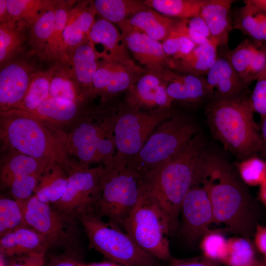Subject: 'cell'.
Here are the masks:
<instances>
[{
	"instance_id": "cell-1",
	"label": "cell",
	"mask_w": 266,
	"mask_h": 266,
	"mask_svg": "<svg viewBox=\"0 0 266 266\" xmlns=\"http://www.w3.org/2000/svg\"><path fill=\"white\" fill-rule=\"evenodd\" d=\"M235 168L220 153L206 148L200 160L198 185L209 195L214 222L249 239L260 225L261 209Z\"/></svg>"
},
{
	"instance_id": "cell-2",
	"label": "cell",
	"mask_w": 266,
	"mask_h": 266,
	"mask_svg": "<svg viewBox=\"0 0 266 266\" xmlns=\"http://www.w3.org/2000/svg\"><path fill=\"white\" fill-rule=\"evenodd\" d=\"M206 148L204 136L200 132L175 155L141 174L144 190L161 211L170 235L179 229L186 195L198 184L200 162Z\"/></svg>"
},
{
	"instance_id": "cell-3",
	"label": "cell",
	"mask_w": 266,
	"mask_h": 266,
	"mask_svg": "<svg viewBox=\"0 0 266 266\" xmlns=\"http://www.w3.org/2000/svg\"><path fill=\"white\" fill-rule=\"evenodd\" d=\"M0 136L10 152L57 164L67 172L75 164L68 154L67 133L27 111H0Z\"/></svg>"
},
{
	"instance_id": "cell-4",
	"label": "cell",
	"mask_w": 266,
	"mask_h": 266,
	"mask_svg": "<svg viewBox=\"0 0 266 266\" xmlns=\"http://www.w3.org/2000/svg\"><path fill=\"white\" fill-rule=\"evenodd\" d=\"M248 93L233 98L212 97L204 114L213 137L242 161L259 153L262 140Z\"/></svg>"
},
{
	"instance_id": "cell-5",
	"label": "cell",
	"mask_w": 266,
	"mask_h": 266,
	"mask_svg": "<svg viewBox=\"0 0 266 266\" xmlns=\"http://www.w3.org/2000/svg\"><path fill=\"white\" fill-rule=\"evenodd\" d=\"M116 108L85 110L77 118L67 133L68 154L77 160V164L89 167L91 164L102 163L105 169H114Z\"/></svg>"
},
{
	"instance_id": "cell-6",
	"label": "cell",
	"mask_w": 266,
	"mask_h": 266,
	"mask_svg": "<svg viewBox=\"0 0 266 266\" xmlns=\"http://www.w3.org/2000/svg\"><path fill=\"white\" fill-rule=\"evenodd\" d=\"M179 112L174 108L146 110L125 102L117 106L114 124V169L125 168L129 161L142 148L156 127Z\"/></svg>"
},
{
	"instance_id": "cell-7",
	"label": "cell",
	"mask_w": 266,
	"mask_h": 266,
	"mask_svg": "<svg viewBox=\"0 0 266 266\" xmlns=\"http://www.w3.org/2000/svg\"><path fill=\"white\" fill-rule=\"evenodd\" d=\"M200 132L192 116L178 113L158 127L126 167L141 174L148 172L177 153Z\"/></svg>"
},
{
	"instance_id": "cell-8",
	"label": "cell",
	"mask_w": 266,
	"mask_h": 266,
	"mask_svg": "<svg viewBox=\"0 0 266 266\" xmlns=\"http://www.w3.org/2000/svg\"><path fill=\"white\" fill-rule=\"evenodd\" d=\"M76 219L87 234L90 247L109 261L127 266H162L160 261L141 249L120 227L104 222L94 212Z\"/></svg>"
},
{
	"instance_id": "cell-9",
	"label": "cell",
	"mask_w": 266,
	"mask_h": 266,
	"mask_svg": "<svg viewBox=\"0 0 266 266\" xmlns=\"http://www.w3.org/2000/svg\"><path fill=\"white\" fill-rule=\"evenodd\" d=\"M143 191L142 176L137 171L128 167L111 170L104 168L100 194L93 212L122 227Z\"/></svg>"
},
{
	"instance_id": "cell-10",
	"label": "cell",
	"mask_w": 266,
	"mask_h": 266,
	"mask_svg": "<svg viewBox=\"0 0 266 266\" xmlns=\"http://www.w3.org/2000/svg\"><path fill=\"white\" fill-rule=\"evenodd\" d=\"M144 189V188H143ZM122 228L143 250L161 261H170L168 228L157 205L144 190Z\"/></svg>"
},
{
	"instance_id": "cell-11",
	"label": "cell",
	"mask_w": 266,
	"mask_h": 266,
	"mask_svg": "<svg viewBox=\"0 0 266 266\" xmlns=\"http://www.w3.org/2000/svg\"><path fill=\"white\" fill-rule=\"evenodd\" d=\"M17 201L29 225L44 237L50 248H63L68 252L73 250L76 244V218L41 201L34 194Z\"/></svg>"
},
{
	"instance_id": "cell-12",
	"label": "cell",
	"mask_w": 266,
	"mask_h": 266,
	"mask_svg": "<svg viewBox=\"0 0 266 266\" xmlns=\"http://www.w3.org/2000/svg\"><path fill=\"white\" fill-rule=\"evenodd\" d=\"M103 169L102 166L90 168L74 165L67 172L68 183L65 193L51 205L76 218L94 211L100 194Z\"/></svg>"
},
{
	"instance_id": "cell-13",
	"label": "cell",
	"mask_w": 266,
	"mask_h": 266,
	"mask_svg": "<svg viewBox=\"0 0 266 266\" xmlns=\"http://www.w3.org/2000/svg\"><path fill=\"white\" fill-rule=\"evenodd\" d=\"M180 215L178 230L188 242H196L210 232L209 226L214 222L213 212L209 195L202 186H195L188 192Z\"/></svg>"
},
{
	"instance_id": "cell-14",
	"label": "cell",
	"mask_w": 266,
	"mask_h": 266,
	"mask_svg": "<svg viewBox=\"0 0 266 266\" xmlns=\"http://www.w3.org/2000/svg\"><path fill=\"white\" fill-rule=\"evenodd\" d=\"M146 70L100 58L93 81V97L105 101L128 90Z\"/></svg>"
},
{
	"instance_id": "cell-15",
	"label": "cell",
	"mask_w": 266,
	"mask_h": 266,
	"mask_svg": "<svg viewBox=\"0 0 266 266\" xmlns=\"http://www.w3.org/2000/svg\"><path fill=\"white\" fill-rule=\"evenodd\" d=\"M38 71L27 60L16 58L0 67V111L18 107Z\"/></svg>"
},
{
	"instance_id": "cell-16",
	"label": "cell",
	"mask_w": 266,
	"mask_h": 266,
	"mask_svg": "<svg viewBox=\"0 0 266 266\" xmlns=\"http://www.w3.org/2000/svg\"><path fill=\"white\" fill-rule=\"evenodd\" d=\"M157 73L166 82L167 93L172 102L197 106L206 103L213 95L204 76L179 73L170 69Z\"/></svg>"
},
{
	"instance_id": "cell-17",
	"label": "cell",
	"mask_w": 266,
	"mask_h": 266,
	"mask_svg": "<svg viewBox=\"0 0 266 266\" xmlns=\"http://www.w3.org/2000/svg\"><path fill=\"white\" fill-rule=\"evenodd\" d=\"M146 70L126 91L125 102L146 110L172 107V101L167 93L166 82L158 73Z\"/></svg>"
},
{
	"instance_id": "cell-18",
	"label": "cell",
	"mask_w": 266,
	"mask_h": 266,
	"mask_svg": "<svg viewBox=\"0 0 266 266\" xmlns=\"http://www.w3.org/2000/svg\"><path fill=\"white\" fill-rule=\"evenodd\" d=\"M119 29L128 50L136 60L146 66V70L159 72L169 69L171 59L165 52L162 42L140 32Z\"/></svg>"
},
{
	"instance_id": "cell-19",
	"label": "cell",
	"mask_w": 266,
	"mask_h": 266,
	"mask_svg": "<svg viewBox=\"0 0 266 266\" xmlns=\"http://www.w3.org/2000/svg\"><path fill=\"white\" fill-rule=\"evenodd\" d=\"M225 55L237 74L248 85L266 69L265 43L246 38Z\"/></svg>"
},
{
	"instance_id": "cell-20",
	"label": "cell",
	"mask_w": 266,
	"mask_h": 266,
	"mask_svg": "<svg viewBox=\"0 0 266 266\" xmlns=\"http://www.w3.org/2000/svg\"><path fill=\"white\" fill-rule=\"evenodd\" d=\"M94 45L100 44L104 51L100 58L113 60L133 67H138L129 54L122 34L112 23L101 18L96 20L88 36Z\"/></svg>"
},
{
	"instance_id": "cell-21",
	"label": "cell",
	"mask_w": 266,
	"mask_h": 266,
	"mask_svg": "<svg viewBox=\"0 0 266 266\" xmlns=\"http://www.w3.org/2000/svg\"><path fill=\"white\" fill-rule=\"evenodd\" d=\"M98 13L92 0L76 1L70 10L63 33L68 60L72 51L88 40L90 31Z\"/></svg>"
},
{
	"instance_id": "cell-22",
	"label": "cell",
	"mask_w": 266,
	"mask_h": 266,
	"mask_svg": "<svg viewBox=\"0 0 266 266\" xmlns=\"http://www.w3.org/2000/svg\"><path fill=\"white\" fill-rule=\"evenodd\" d=\"M206 79L212 97L227 99L248 93L249 85L237 74L226 55L218 56Z\"/></svg>"
},
{
	"instance_id": "cell-23",
	"label": "cell",
	"mask_w": 266,
	"mask_h": 266,
	"mask_svg": "<svg viewBox=\"0 0 266 266\" xmlns=\"http://www.w3.org/2000/svg\"><path fill=\"white\" fill-rule=\"evenodd\" d=\"M100 55L89 40L75 48L69 58L70 66L87 101L93 98V81Z\"/></svg>"
},
{
	"instance_id": "cell-24",
	"label": "cell",
	"mask_w": 266,
	"mask_h": 266,
	"mask_svg": "<svg viewBox=\"0 0 266 266\" xmlns=\"http://www.w3.org/2000/svg\"><path fill=\"white\" fill-rule=\"evenodd\" d=\"M50 247L44 237L33 228H22L0 237V253L14 257L33 253L45 254Z\"/></svg>"
},
{
	"instance_id": "cell-25",
	"label": "cell",
	"mask_w": 266,
	"mask_h": 266,
	"mask_svg": "<svg viewBox=\"0 0 266 266\" xmlns=\"http://www.w3.org/2000/svg\"><path fill=\"white\" fill-rule=\"evenodd\" d=\"M178 20L164 15L148 7L117 24L119 29L142 33L157 41H164L173 30Z\"/></svg>"
},
{
	"instance_id": "cell-26",
	"label": "cell",
	"mask_w": 266,
	"mask_h": 266,
	"mask_svg": "<svg viewBox=\"0 0 266 266\" xmlns=\"http://www.w3.org/2000/svg\"><path fill=\"white\" fill-rule=\"evenodd\" d=\"M232 0H205L200 16L205 22L211 36L217 46H227L232 29L231 8Z\"/></svg>"
},
{
	"instance_id": "cell-27",
	"label": "cell",
	"mask_w": 266,
	"mask_h": 266,
	"mask_svg": "<svg viewBox=\"0 0 266 266\" xmlns=\"http://www.w3.org/2000/svg\"><path fill=\"white\" fill-rule=\"evenodd\" d=\"M74 0H57L55 5V21L52 34L42 53L41 60L54 65H68L63 33L69 13L75 3Z\"/></svg>"
},
{
	"instance_id": "cell-28",
	"label": "cell",
	"mask_w": 266,
	"mask_h": 266,
	"mask_svg": "<svg viewBox=\"0 0 266 266\" xmlns=\"http://www.w3.org/2000/svg\"><path fill=\"white\" fill-rule=\"evenodd\" d=\"M217 47L214 43L197 45L184 57L176 60L171 59L169 69L198 76L206 75L218 58Z\"/></svg>"
},
{
	"instance_id": "cell-29",
	"label": "cell",
	"mask_w": 266,
	"mask_h": 266,
	"mask_svg": "<svg viewBox=\"0 0 266 266\" xmlns=\"http://www.w3.org/2000/svg\"><path fill=\"white\" fill-rule=\"evenodd\" d=\"M234 14L233 28L258 42H266V11L249 0Z\"/></svg>"
},
{
	"instance_id": "cell-30",
	"label": "cell",
	"mask_w": 266,
	"mask_h": 266,
	"mask_svg": "<svg viewBox=\"0 0 266 266\" xmlns=\"http://www.w3.org/2000/svg\"><path fill=\"white\" fill-rule=\"evenodd\" d=\"M48 165L30 156L10 152L1 161L0 185L8 188L15 179L33 173H43Z\"/></svg>"
},
{
	"instance_id": "cell-31",
	"label": "cell",
	"mask_w": 266,
	"mask_h": 266,
	"mask_svg": "<svg viewBox=\"0 0 266 266\" xmlns=\"http://www.w3.org/2000/svg\"><path fill=\"white\" fill-rule=\"evenodd\" d=\"M67 183V172L59 165L51 164L41 176L33 194L41 201L52 204L63 196Z\"/></svg>"
},
{
	"instance_id": "cell-32",
	"label": "cell",
	"mask_w": 266,
	"mask_h": 266,
	"mask_svg": "<svg viewBox=\"0 0 266 266\" xmlns=\"http://www.w3.org/2000/svg\"><path fill=\"white\" fill-rule=\"evenodd\" d=\"M77 103L49 98L35 110L31 112L38 118L57 127L77 119L81 114V105Z\"/></svg>"
},
{
	"instance_id": "cell-33",
	"label": "cell",
	"mask_w": 266,
	"mask_h": 266,
	"mask_svg": "<svg viewBox=\"0 0 266 266\" xmlns=\"http://www.w3.org/2000/svg\"><path fill=\"white\" fill-rule=\"evenodd\" d=\"M29 28L17 21L0 24V67L14 59L28 41Z\"/></svg>"
},
{
	"instance_id": "cell-34",
	"label": "cell",
	"mask_w": 266,
	"mask_h": 266,
	"mask_svg": "<svg viewBox=\"0 0 266 266\" xmlns=\"http://www.w3.org/2000/svg\"><path fill=\"white\" fill-rule=\"evenodd\" d=\"M49 89V98L85 104L87 101L68 65H56Z\"/></svg>"
},
{
	"instance_id": "cell-35",
	"label": "cell",
	"mask_w": 266,
	"mask_h": 266,
	"mask_svg": "<svg viewBox=\"0 0 266 266\" xmlns=\"http://www.w3.org/2000/svg\"><path fill=\"white\" fill-rule=\"evenodd\" d=\"M92 2L98 14L117 25L148 7L144 0H95Z\"/></svg>"
},
{
	"instance_id": "cell-36",
	"label": "cell",
	"mask_w": 266,
	"mask_h": 266,
	"mask_svg": "<svg viewBox=\"0 0 266 266\" xmlns=\"http://www.w3.org/2000/svg\"><path fill=\"white\" fill-rule=\"evenodd\" d=\"M56 2L46 9L30 28L28 57H39L47 44L54 27Z\"/></svg>"
},
{
	"instance_id": "cell-37",
	"label": "cell",
	"mask_w": 266,
	"mask_h": 266,
	"mask_svg": "<svg viewBox=\"0 0 266 266\" xmlns=\"http://www.w3.org/2000/svg\"><path fill=\"white\" fill-rule=\"evenodd\" d=\"M56 67V65H52L46 70H38L34 74L22 101L17 108L32 112L49 98L50 83Z\"/></svg>"
},
{
	"instance_id": "cell-38",
	"label": "cell",
	"mask_w": 266,
	"mask_h": 266,
	"mask_svg": "<svg viewBox=\"0 0 266 266\" xmlns=\"http://www.w3.org/2000/svg\"><path fill=\"white\" fill-rule=\"evenodd\" d=\"M205 0H145L149 8L167 16L180 19H190L200 15Z\"/></svg>"
},
{
	"instance_id": "cell-39",
	"label": "cell",
	"mask_w": 266,
	"mask_h": 266,
	"mask_svg": "<svg viewBox=\"0 0 266 266\" xmlns=\"http://www.w3.org/2000/svg\"><path fill=\"white\" fill-rule=\"evenodd\" d=\"M56 1L54 0H7V5L12 21L23 23L30 29L36 19Z\"/></svg>"
},
{
	"instance_id": "cell-40",
	"label": "cell",
	"mask_w": 266,
	"mask_h": 266,
	"mask_svg": "<svg viewBox=\"0 0 266 266\" xmlns=\"http://www.w3.org/2000/svg\"><path fill=\"white\" fill-rule=\"evenodd\" d=\"M162 45L165 52L172 60L184 57L197 45L187 34L185 19L177 20L171 33L163 41Z\"/></svg>"
},
{
	"instance_id": "cell-41",
	"label": "cell",
	"mask_w": 266,
	"mask_h": 266,
	"mask_svg": "<svg viewBox=\"0 0 266 266\" xmlns=\"http://www.w3.org/2000/svg\"><path fill=\"white\" fill-rule=\"evenodd\" d=\"M30 227L18 202L6 198L0 199V236Z\"/></svg>"
},
{
	"instance_id": "cell-42",
	"label": "cell",
	"mask_w": 266,
	"mask_h": 266,
	"mask_svg": "<svg viewBox=\"0 0 266 266\" xmlns=\"http://www.w3.org/2000/svg\"><path fill=\"white\" fill-rule=\"evenodd\" d=\"M229 266H265L259 264L249 239L244 237L228 241V251L225 261Z\"/></svg>"
},
{
	"instance_id": "cell-43",
	"label": "cell",
	"mask_w": 266,
	"mask_h": 266,
	"mask_svg": "<svg viewBox=\"0 0 266 266\" xmlns=\"http://www.w3.org/2000/svg\"><path fill=\"white\" fill-rule=\"evenodd\" d=\"M242 181L250 186L260 185L266 178V161L254 155L235 163Z\"/></svg>"
},
{
	"instance_id": "cell-44",
	"label": "cell",
	"mask_w": 266,
	"mask_h": 266,
	"mask_svg": "<svg viewBox=\"0 0 266 266\" xmlns=\"http://www.w3.org/2000/svg\"><path fill=\"white\" fill-rule=\"evenodd\" d=\"M201 246L206 257L219 261H225L228 241L218 232H209L202 237Z\"/></svg>"
},
{
	"instance_id": "cell-45",
	"label": "cell",
	"mask_w": 266,
	"mask_h": 266,
	"mask_svg": "<svg viewBox=\"0 0 266 266\" xmlns=\"http://www.w3.org/2000/svg\"><path fill=\"white\" fill-rule=\"evenodd\" d=\"M42 173H33L13 180L8 188L14 200H25L34 193Z\"/></svg>"
},
{
	"instance_id": "cell-46",
	"label": "cell",
	"mask_w": 266,
	"mask_h": 266,
	"mask_svg": "<svg viewBox=\"0 0 266 266\" xmlns=\"http://www.w3.org/2000/svg\"><path fill=\"white\" fill-rule=\"evenodd\" d=\"M185 22L188 36L196 45L215 43L205 22L200 15L185 19Z\"/></svg>"
},
{
	"instance_id": "cell-47",
	"label": "cell",
	"mask_w": 266,
	"mask_h": 266,
	"mask_svg": "<svg viewBox=\"0 0 266 266\" xmlns=\"http://www.w3.org/2000/svg\"><path fill=\"white\" fill-rule=\"evenodd\" d=\"M250 99L254 112L258 113L262 120L266 116V69L256 80Z\"/></svg>"
},
{
	"instance_id": "cell-48",
	"label": "cell",
	"mask_w": 266,
	"mask_h": 266,
	"mask_svg": "<svg viewBox=\"0 0 266 266\" xmlns=\"http://www.w3.org/2000/svg\"><path fill=\"white\" fill-rule=\"evenodd\" d=\"M45 255L33 253L12 257L6 266H45Z\"/></svg>"
},
{
	"instance_id": "cell-49",
	"label": "cell",
	"mask_w": 266,
	"mask_h": 266,
	"mask_svg": "<svg viewBox=\"0 0 266 266\" xmlns=\"http://www.w3.org/2000/svg\"><path fill=\"white\" fill-rule=\"evenodd\" d=\"M168 266H220V261L202 255L187 259H172Z\"/></svg>"
},
{
	"instance_id": "cell-50",
	"label": "cell",
	"mask_w": 266,
	"mask_h": 266,
	"mask_svg": "<svg viewBox=\"0 0 266 266\" xmlns=\"http://www.w3.org/2000/svg\"><path fill=\"white\" fill-rule=\"evenodd\" d=\"M81 262L68 255L54 256L46 266H80Z\"/></svg>"
},
{
	"instance_id": "cell-51",
	"label": "cell",
	"mask_w": 266,
	"mask_h": 266,
	"mask_svg": "<svg viewBox=\"0 0 266 266\" xmlns=\"http://www.w3.org/2000/svg\"><path fill=\"white\" fill-rule=\"evenodd\" d=\"M254 236L256 247L266 258V227L259 225Z\"/></svg>"
},
{
	"instance_id": "cell-52",
	"label": "cell",
	"mask_w": 266,
	"mask_h": 266,
	"mask_svg": "<svg viewBox=\"0 0 266 266\" xmlns=\"http://www.w3.org/2000/svg\"><path fill=\"white\" fill-rule=\"evenodd\" d=\"M261 136L262 140V145L259 153L261 158L265 160L266 159V116L261 120Z\"/></svg>"
},
{
	"instance_id": "cell-53",
	"label": "cell",
	"mask_w": 266,
	"mask_h": 266,
	"mask_svg": "<svg viewBox=\"0 0 266 266\" xmlns=\"http://www.w3.org/2000/svg\"><path fill=\"white\" fill-rule=\"evenodd\" d=\"M11 21L7 8V0H0V24L6 23Z\"/></svg>"
},
{
	"instance_id": "cell-54",
	"label": "cell",
	"mask_w": 266,
	"mask_h": 266,
	"mask_svg": "<svg viewBox=\"0 0 266 266\" xmlns=\"http://www.w3.org/2000/svg\"><path fill=\"white\" fill-rule=\"evenodd\" d=\"M259 199L260 201L266 206V178L260 185Z\"/></svg>"
},
{
	"instance_id": "cell-55",
	"label": "cell",
	"mask_w": 266,
	"mask_h": 266,
	"mask_svg": "<svg viewBox=\"0 0 266 266\" xmlns=\"http://www.w3.org/2000/svg\"><path fill=\"white\" fill-rule=\"evenodd\" d=\"M80 266H127L112 261H105L99 263L84 264L81 263Z\"/></svg>"
},
{
	"instance_id": "cell-56",
	"label": "cell",
	"mask_w": 266,
	"mask_h": 266,
	"mask_svg": "<svg viewBox=\"0 0 266 266\" xmlns=\"http://www.w3.org/2000/svg\"><path fill=\"white\" fill-rule=\"evenodd\" d=\"M250 2L266 11V0H249Z\"/></svg>"
},
{
	"instance_id": "cell-57",
	"label": "cell",
	"mask_w": 266,
	"mask_h": 266,
	"mask_svg": "<svg viewBox=\"0 0 266 266\" xmlns=\"http://www.w3.org/2000/svg\"><path fill=\"white\" fill-rule=\"evenodd\" d=\"M0 266H6L4 257L1 254L0 255Z\"/></svg>"
},
{
	"instance_id": "cell-58",
	"label": "cell",
	"mask_w": 266,
	"mask_h": 266,
	"mask_svg": "<svg viewBox=\"0 0 266 266\" xmlns=\"http://www.w3.org/2000/svg\"><path fill=\"white\" fill-rule=\"evenodd\" d=\"M265 47L266 48V42L265 43Z\"/></svg>"
}]
</instances>
